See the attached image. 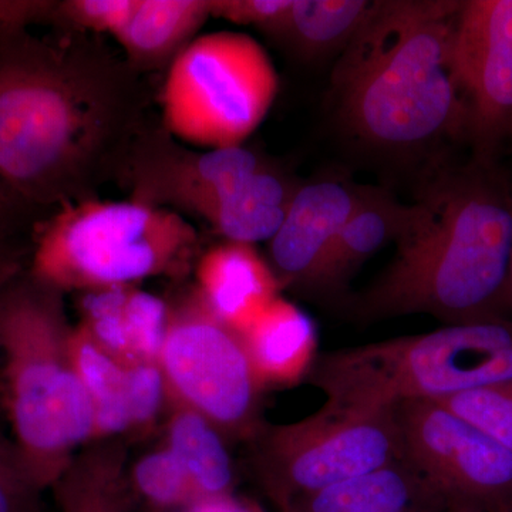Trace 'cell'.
<instances>
[{"label": "cell", "instance_id": "obj_6", "mask_svg": "<svg viewBox=\"0 0 512 512\" xmlns=\"http://www.w3.org/2000/svg\"><path fill=\"white\" fill-rule=\"evenodd\" d=\"M194 248V229L175 212L84 202L37 227L28 272L59 292L99 291L183 271Z\"/></svg>", "mask_w": 512, "mask_h": 512}, {"label": "cell", "instance_id": "obj_28", "mask_svg": "<svg viewBox=\"0 0 512 512\" xmlns=\"http://www.w3.org/2000/svg\"><path fill=\"white\" fill-rule=\"evenodd\" d=\"M134 0H73L60 6L64 18L83 28L119 35L136 10Z\"/></svg>", "mask_w": 512, "mask_h": 512}, {"label": "cell", "instance_id": "obj_24", "mask_svg": "<svg viewBox=\"0 0 512 512\" xmlns=\"http://www.w3.org/2000/svg\"><path fill=\"white\" fill-rule=\"evenodd\" d=\"M261 170L258 158L241 146L215 148L194 163L187 194L195 208L227 197Z\"/></svg>", "mask_w": 512, "mask_h": 512}, {"label": "cell", "instance_id": "obj_2", "mask_svg": "<svg viewBox=\"0 0 512 512\" xmlns=\"http://www.w3.org/2000/svg\"><path fill=\"white\" fill-rule=\"evenodd\" d=\"M458 0H383L340 52L330 79L336 116L373 150H419L463 133L453 69Z\"/></svg>", "mask_w": 512, "mask_h": 512}, {"label": "cell", "instance_id": "obj_30", "mask_svg": "<svg viewBox=\"0 0 512 512\" xmlns=\"http://www.w3.org/2000/svg\"><path fill=\"white\" fill-rule=\"evenodd\" d=\"M50 6L42 2H2L0 0V50L16 37L25 35L33 20L45 18Z\"/></svg>", "mask_w": 512, "mask_h": 512}, {"label": "cell", "instance_id": "obj_1", "mask_svg": "<svg viewBox=\"0 0 512 512\" xmlns=\"http://www.w3.org/2000/svg\"><path fill=\"white\" fill-rule=\"evenodd\" d=\"M393 261L355 301L363 320L430 315L444 325L511 318L512 185L494 163L440 175L413 204Z\"/></svg>", "mask_w": 512, "mask_h": 512}, {"label": "cell", "instance_id": "obj_26", "mask_svg": "<svg viewBox=\"0 0 512 512\" xmlns=\"http://www.w3.org/2000/svg\"><path fill=\"white\" fill-rule=\"evenodd\" d=\"M42 493L18 444L0 427V512H45Z\"/></svg>", "mask_w": 512, "mask_h": 512}, {"label": "cell", "instance_id": "obj_23", "mask_svg": "<svg viewBox=\"0 0 512 512\" xmlns=\"http://www.w3.org/2000/svg\"><path fill=\"white\" fill-rule=\"evenodd\" d=\"M136 512H181L198 494L187 471L167 447L157 448L127 468Z\"/></svg>", "mask_w": 512, "mask_h": 512}, {"label": "cell", "instance_id": "obj_18", "mask_svg": "<svg viewBox=\"0 0 512 512\" xmlns=\"http://www.w3.org/2000/svg\"><path fill=\"white\" fill-rule=\"evenodd\" d=\"M293 194L284 181L261 168L238 190L202 205L198 211L227 241L252 245L274 237Z\"/></svg>", "mask_w": 512, "mask_h": 512}, {"label": "cell", "instance_id": "obj_3", "mask_svg": "<svg viewBox=\"0 0 512 512\" xmlns=\"http://www.w3.org/2000/svg\"><path fill=\"white\" fill-rule=\"evenodd\" d=\"M62 292L28 271L0 293V409L40 490H50L80 447L94 414L73 365Z\"/></svg>", "mask_w": 512, "mask_h": 512}, {"label": "cell", "instance_id": "obj_27", "mask_svg": "<svg viewBox=\"0 0 512 512\" xmlns=\"http://www.w3.org/2000/svg\"><path fill=\"white\" fill-rule=\"evenodd\" d=\"M127 404L131 431L148 429L157 420L168 404L167 386L158 363H128Z\"/></svg>", "mask_w": 512, "mask_h": 512}, {"label": "cell", "instance_id": "obj_32", "mask_svg": "<svg viewBox=\"0 0 512 512\" xmlns=\"http://www.w3.org/2000/svg\"><path fill=\"white\" fill-rule=\"evenodd\" d=\"M181 512H266L252 498L237 493L208 495L197 498Z\"/></svg>", "mask_w": 512, "mask_h": 512}, {"label": "cell", "instance_id": "obj_20", "mask_svg": "<svg viewBox=\"0 0 512 512\" xmlns=\"http://www.w3.org/2000/svg\"><path fill=\"white\" fill-rule=\"evenodd\" d=\"M370 3L367 0H292L284 18L268 29L305 59L342 52L356 35Z\"/></svg>", "mask_w": 512, "mask_h": 512}, {"label": "cell", "instance_id": "obj_21", "mask_svg": "<svg viewBox=\"0 0 512 512\" xmlns=\"http://www.w3.org/2000/svg\"><path fill=\"white\" fill-rule=\"evenodd\" d=\"M70 348L74 369L79 375L94 414V440L131 431L127 404V365L100 348L83 326L72 330Z\"/></svg>", "mask_w": 512, "mask_h": 512}, {"label": "cell", "instance_id": "obj_19", "mask_svg": "<svg viewBox=\"0 0 512 512\" xmlns=\"http://www.w3.org/2000/svg\"><path fill=\"white\" fill-rule=\"evenodd\" d=\"M170 406L164 446L187 471L198 497L234 493L237 473L224 434L201 414Z\"/></svg>", "mask_w": 512, "mask_h": 512}, {"label": "cell", "instance_id": "obj_14", "mask_svg": "<svg viewBox=\"0 0 512 512\" xmlns=\"http://www.w3.org/2000/svg\"><path fill=\"white\" fill-rule=\"evenodd\" d=\"M239 335L264 390L289 387L308 379L319 356L315 322L281 296L269 303Z\"/></svg>", "mask_w": 512, "mask_h": 512}, {"label": "cell", "instance_id": "obj_29", "mask_svg": "<svg viewBox=\"0 0 512 512\" xmlns=\"http://www.w3.org/2000/svg\"><path fill=\"white\" fill-rule=\"evenodd\" d=\"M291 6L292 0H228L212 2V15L268 30L284 18Z\"/></svg>", "mask_w": 512, "mask_h": 512}, {"label": "cell", "instance_id": "obj_4", "mask_svg": "<svg viewBox=\"0 0 512 512\" xmlns=\"http://www.w3.org/2000/svg\"><path fill=\"white\" fill-rule=\"evenodd\" d=\"M306 380L328 402L359 412H389L404 402H437L512 382V318L319 353Z\"/></svg>", "mask_w": 512, "mask_h": 512}, {"label": "cell", "instance_id": "obj_17", "mask_svg": "<svg viewBox=\"0 0 512 512\" xmlns=\"http://www.w3.org/2000/svg\"><path fill=\"white\" fill-rule=\"evenodd\" d=\"M50 490L60 512H136L126 456L116 443L97 444L77 454Z\"/></svg>", "mask_w": 512, "mask_h": 512}, {"label": "cell", "instance_id": "obj_10", "mask_svg": "<svg viewBox=\"0 0 512 512\" xmlns=\"http://www.w3.org/2000/svg\"><path fill=\"white\" fill-rule=\"evenodd\" d=\"M403 458L426 478L448 512H512V453L436 402L393 409Z\"/></svg>", "mask_w": 512, "mask_h": 512}, {"label": "cell", "instance_id": "obj_35", "mask_svg": "<svg viewBox=\"0 0 512 512\" xmlns=\"http://www.w3.org/2000/svg\"><path fill=\"white\" fill-rule=\"evenodd\" d=\"M278 512H301V511L293 510V508H285V510H281V511H278Z\"/></svg>", "mask_w": 512, "mask_h": 512}, {"label": "cell", "instance_id": "obj_5", "mask_svg": "<svg viewBox=\"0 0 512 512\" xmlns=\"http://www.w3.org/2000/svg\"><path fill=\"white\" fill-rule=\"evenodd\" d=\"M92 109L39 40L25 33L0 50V178L30 210L62 192L92 137Z\"/></svg>", "mask_w": 512, "mask_h": 512}, {"label": "cell", "instance_id": "obj_13", "mask_svg": "<svg viewBox=\"0 0 512 512\" xmlns=\"http://www.w3.org/2000/svg\"><path fill=\"white\" fill-rule=\"evenodd\" d=\"M198 296L229 328L241 333L275 298L281 282L249 244L227 241L201 256Z\"/></svg>", "mask_w": 512, "mask_h": 512}, {"label": "cell", "instance_id": "obj_11", "mask_svg": "<svg viewBox=\"0 0 512 512\" xmlns=\"http://www.w3.org/2000/svg\"><path fill=\"white\" fill-rule=\"evenodd\" d=\"M453 69L476 160L512 143V0H467L458 12Z\"/></svg>", "mask_w": 512, "mask_h": 512}, {"label": "cell", "instance_id": "obj_33", "mask_svg": "<svg viewBox=\"0 0 512 512\" xmlns=\"http://www.w3.org/2000/svg\"><path fill=\"white\" fill-rule=\"evenodd\" d=\"M25 271L23 254L15 244H0V293Z\"/></svg>", "mask_w": 512, "mask_h": 512}, {"label": "cell", "instance_id": "obj_25", "mask_svg": "<svg viewBox=\"0 0 512 512\" xmlns=\"http://www.w3.org/2000/svg\"><path fill=\"white\" fill-rule=\"evenodd\" d=\"M436 403L512 453V382L454 394Z\"/></svg>", "mask_w": 512, "mask_h": 512}, {"label": "cell", "instance_id": "obj_12", "mask_svg": "<svg viewBox=\"0 0 512 512\" xmlns=\"http://www.w3.org/2000/svg\"><path fill=\"white\" fill-rule=\"evenodd\" d=\"M365 191L333 178L295 191L281 228L269 239L272 265L282 286L318 292L333 245Z\"/></svg>", "mask_w": 512, "mask_h": 512}, {"label": "cell", "instance_id": "obj_9", "mask_svg": "<svg viewBox=\"0 0 512 512\" xmlns=\"http://www.w3.org/2000/svg\"><path fill=\"white\" fill-rule=\"evenodd\" d=\"M158 365L168 404L201 414L225 439L252 441L264 429V389L241 335L218 319L197 292L170 311Z\"/></svg>", "mask_w": 512, "mask_h": 512}, {"label": "cell", "instance_id": "obj_34", "mask_svg": "<svg viewBox=\"0 0 512 512\" xmlns=\"http://www.w3.org/2000/svg\"><path fill=\"white\" fill-rule=\"evenodd\" d=\"M505 311H507L508 316L512 313V255L510 269H508L507 289H505Z\"/></svg>", "mask_w": 512, "mask_h": 512}, {"label": "cell", "instance_id": "obj_8", "mask_svg": "<svg viewBox=\"0 0 512 512\" xmlns=\"http://www.w3.org/2000/svg\"><path fill=\"white\" fill-rule=\"evenodd\" d=\"M251 443L256 478L278 511L403 457L393 410L359 412L328 400L295 423L265 424Z\"/></svg>", "mask_w": 512, "mask_h": 512}, {"label": "cell", "instance_id": "obj_22", "mask_svg": "<svg viewBox=\"0 0 512 512\" xmlns=\"http://www.w3.org/2000/svg\"><path fill=\"white\" fill-rule=\"evenodd\" d=\"M212 15V2L143 0L117 39L137 60H156L177 49Z\"/></svg>", "mask_w": 512, "mask_h": 512}, {"label": "cell", "instance_id": "obj_16", "mask_svg": "<svg viewBox=\"0 0 512 512\" xmlns=\"http://www.w3.org/2000/svg\"><path fill=\"white\" fill-rule=\"evenodd\" d=\"M413 215V205L387 192L366 188L362 201L343 225L320 275L318 293H340L349 279L389 242H397Z\"/></svg>", "mask_w": 512, "mask_h": 512}, {"label": "cell", "instance_id": "obj_15", "mask_svg": "<svg viewBox=\"0 0 512 512\" xmlns=\"http://www.w3.org/2000/svg\"><path fill=\"white\" fill-rule=\"evenodd\" d=\"M286 508L301 512H448L433 485L403 457Z\"/></svg>", "mask_w": 512, "mask_h": 512}, {"label": "cell", "instance_id": "obj_31", "mask_svg": "<svg viewBox=\"0 0 512 512\" xmlns=\"http://www.w3.org/2000/svg\"><path fill=\"white\" fill-rule=\"evenodd\" d=\"M30 208L9 190L0 178V244H13L12 237L29 222Z\"/></svg>", "mask_w": 512, "mask_h": 512}, {"label": "cell", "instance_id": "obj_7", "mask_svg": "<svg viewBox=\"0 0 512 512\" xmlns=\"http://www.w3.org/2000/svg\"><path fill=\"white\" fill-rule=\"evenodd\" d=\"M278 92V74L254 37L217 32L178 53L164 84L168 130L192 146H241L264 121Z\"/></svg>", "mask_w": 512, "mask_h": 512}]
</instances>
